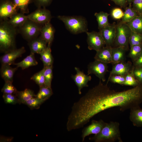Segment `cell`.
<instances>
[{"label":"cell","instance_id":"obj_1","mask_svg":"<svg viewBox=\"0 0 142 142\" xmlns=\"http://www.w3.org/2000/svg\"><path fill=\"white\" fill-rule=\"evenodd\" d=\"M100 80L98 84L87 93L84 107L87 114L92 118L108 109L118 107L124 111L139 106L142 102V85L121 91L111 89Z\"/></svg>","mask_w":142,"mask_h":142},{"label":"cell","instance_id":"obj_2","mask_svg":"<svg viewBox=\"0 0 142 142\" xmlns=\"http://www.w3.org/2000/svg\"><path fill=\"white\" fill-rule=\"evenodd\" d=\"M8 19L0 21V50L6 53L16 48V37L17 28L8 22Z\"/></svg>","mask_w":142,"mask_h":142},{"label":"cell","instance_id":"obj_3","mask_svg":"<svg viewBox=\"0 0 142 142\" xmlns=\"http://www.w3.org/2000/svg\"><path fill=\"white\" fill-rule=\"evenodd\" d=\"M120 124L117 122L105 123L100 131L89 139L95 142H123L121 138Z\"/></svg>","mask_w":142,"mask_h":142},{"label":"cell","instance_id":"obj_4","mask_svg":"<svg viewBox=\"0 0 142 142\" xmlns=\"http://www.w3.org/2000/svg\"><path fill=\"white\" fill-rule=\"evenodd\" d=\"M57 17L63 22L68 30L73 34H78L87 32V22L83 17L58 16Z\"/></svg>","mask_w":142,"mask_h":142},{"label":"cell","instance_id":"obj_5","mask_svg":"<svg viewBox=\"0 0 142 142\" xmlns=\"http://www.w3.org/2000/svg\"><path fill=\"white\" fill-rule=\"evenodd\" d=\"M116 35L114 43L116 47H121L126 50L129 48V38L132 31L126 23L120 21L115 25Z\"/></svg>","mask_w":142,"mask_h":142},{"label":"cell","instance_id":"obj_6","mask_svg":"<svg viewBox=\"0 0 142 142\" xmlns=\"http://www.w3.org/2000/svg\"><path fill=\"white\" fill-rule=\"evenodd\" d=\"M43 26L28 19L18 28V32L28 42L38 37Z\"/></svg>","mask_w":142,"mask_h":142},{"label":"cell","instance_id":"obj_7","mask_svg":"<svg viewBox=\"0 0 142 142\" xmlns=\"http://www.w3.org/2000/svg\"><path fill=\"white\" fill-rule=\"evenodd\" d=\"M108 64L95 60L88 66V74H93L103 82L106 80L105 75L108 70Z\"/></svg>","mask_w":142,"mask_h":142},{"label":"cell","instance_id":"obj_8","mask_svg":"<svg viewBox=\"0 0 142 142\" xmlns=\"http://www.w3.org/2000/svg\"><path fill=\"white\" fill-rule=\"evenodd\" d=\"M27 16L28 19L43 26L50 22L52 18L50 11L43 7L38 8Z\"/></svg>","mask_w":142,"mask_h":142},{"label":"cell","instance_id":"obj_9","mask_svg":"<svg viewBox=\"0 0 142 142\" xmlns=\"http://www.w3.org/2000/svg\"><path fill=\"white\" fill-rule=\"evenodd\" d=\"M87 35L88 48L90 50L98 51L105 45L104 39L100 32H86Z\"/></svg>","mask_w":142,"mask_h":142},{"label":"cell","instance_id":"obj_10","mask_svg":"<svg viewBox=\"0 0 142 142\" xmlns=\"http://www.w3.org/2000/svg\"><path fill=\"white\" fill-rule=\"evenodd\" d=\"M18 9L12 0H0V21L8 19L17 13Z\"/></svg>","mask_w":142,"mask_h":142},{"label":"cell","instance_id":"obj_11","mask_svg":"<svg viewBox=\"0 0 142 142\" xmlns=\"http://www.w3.org/2000/svg\"><path fill=\"white\" fill-rule=\"evenodd\" d=\"M75 69L76 73L72 75V78L78 87L79 94H81L82 89L83 88L88 87V83L91 80L92 77L88 74H85L78 68L75 67Z\"/></svg>","mask_w":142,"mask_h":142},{"label":"cell","instance_id":"obj_12","mask_svg":"<svg viewBox=\"0 0 142 142\" xmlns=\"http://www.w3.org/2000/svg\"><path fill=\"white\" fill-rule=\"evenodd\" d=\"M105 122L103 120H93L91 123L85 127L82 130V141L83 142L85 138L91 134H97L101 130Z\"/></svg>","mask_w":142,"mask_h":142},{"label":"cell","instance_id":"obj_13","mask_svg":"<svg viewBox=\"0 0 142 142\" xmlns=\"http://www.w3.org/2000/svg\"><path fill=\"white\" fill-rule=\"evenodd\" d=\"M25 51V48L22 47L19 48H16L5 53L0 58L1 65L7 64L10 65L13 64L15 59L21 56Z\"/></svg>","mask_w":142,"mask_h":142},{"label":"cell","instance_id":"obj_14","mask_svg":"<svg viewBox=\"0 0 142 142\" xmlns=\"http://www.w3.org/2000/svg\"><path fill=\"white\" fill-rule=\"evenodd\" d=\"M113 65L108 78L115 75L125 76L131 72L133 67L130 61L121 62Z\"/></svg>","mask_w":142,"mask_h":142},{"label":"cell","instance_id":"obj_15","mask_svg":"<svg viewBox=\"0 0 142 142\" xmlns=\"http://www.w3.org/2000/svg\"><path fill=\"white\" fill-rule=\"evenodd\" d=\"M99 30L104 40L105 45L112 47L115 37V26L109 25Z\"/></svg>","mask_w":142,"mask_h":142},{"label":"cell","instance_id":"obj_16","mask_svg":"<svg viewBox=\"0 0 142 142\" xmlns=\"http://www.w3.org/2000/svg\"><path fill=\"white\" fill-rule=\"evenodd\" d=\"M55 29L50 22L43 25L41 28L40 36L48 45H51L54 39Z\"/></svg>","mask_w":142,"mask_h":142},{"label":"cell","instance_id":"obj_17","mask_svg":"<svg viewBox=\"0 0 142 142\" xmlns=\"http://www.w3.org/2000/svg\"><path fill=\"white\" fill-rule=\"evenodd\" d=\"M47 42L41 38L38 37L28 42L31 53L40 54L47 47Z\"/></svg>","mask_w":142,"mask_h":142},{"label":"cell","instance_id":"obj_18","mask_svg":"<svg viewBox=\"0 0 142 142\" xmlns=\"http://www.w3.org/2000/svg\"><path fill=\"white\" fill-rule=\"evenodd\" d=\"M112 47L105 46L96 51L94 57L95 60L109 64L112 63Z\"/></svg>","mask_w":142,"mask_h":142},{"label":"cell","instance_id":"obj_19","mask_svg":"<svg viewBox=\"0 0 142 142\" xmlns=\"http://www.w3.org/2000/svg\"><path fill=\"white\" fill-rule=\"evenodd\" d=\"M129 119L134 126H142V109L139 106L134 107L130 109Z\"/></svg>","mask_w":142,"mask_h":142},{"label":"cell","instance_id":"obj_20","mask_svg":"<svg viewBox=\"0 0 142 142\" xmlns=\"http://www.w3.org/2000/svg\"><path fill=\"white\" fill-rule=\"evenodd\" d=\"M126 50L121 47L111 48V59L114 64L116 63L125 62V52Z\"/></svg>","mask_w":142,"mask_h":142},{"label":"cell","instance_id":"obj_21","mask_svg":"<svg viewBox=\"0 0 142 142\" xmlns=\"http://www.w3.org/2000/svg\"><path fill=\"white\" fill-rule=\"evenodd\" d=\"M17 68V67L12 68L8 65H1L0 70L1 75L5 82H13L14 74Z\"/></svg>","mask_w":142,"mask_h":142},{"label":"cell","instance_id":"obj_22","mask_svg":"<svg viewBox=\"0 0 142 142\" xmlns=\"http://www.w3.org/2000/svg\"><path fill=\"white\" fill-rule=\"evenodd\" d=\"M38 64V62L35 58L34 54L30 53L29 55L22 61L13 64L16 65L18 68L20 67L22 69H24L29 67L36 65Z\"/></svg>","mask_w":142,"mask_h":142},{"label":"cell","instance_id":"obj_23","mask_svg":"<svg viewBox=\"0 0 142 142\" xmlns=\"http://www.w3.org/2000/svg\"><path fill=\"white\" fill-rule=\"evenodd\" d=\"M28 19L27 16L21 12L13 15L8 21L11 25L17 28L22 26Z\"/></svg>","mask_w":142,"mask_h":142},{"label":"cell","instance_id":"obj_24","mask_svg":"<svg viewBox=\"0 0 142 142\" xmlns=\"http://www.w3.org/2000/svg\"><path fill=\"white\" fill-rule=\"evenodd\" d=\"M50 47L51 45H48L47 47L39 54L44 67L53 65L54 60Z\"/></svg>","mask_w":142,"mask_h":142},{"label":"cell","instance_id":"obj_25","mask_svg":"<svg viewBox=\"0 0 142 142\" xmlns=\"http://www.w3.org/2000/svg\"><path fill=\"white\" fill-rule=\"evenodd\" d=\"M132 32L142 35V15H139L126 23Z\"/></svg>","mask_w":142,"mask_h":142},{"label":"cell","instance_id":"obj_26","mask_svg":"<svg viewBox=\"0 0 142 142\" xmlns=\"http://www.w3.org/2000/svg\"><path fill=\"white\" fill-rule=\"evenodd\" d=\"M15 95L18 99L20 104H24L28 100L36 96L33 91L28 89H26L22 91H17Z\"/></svg>","mask_w":142,"mask_h":142},{"label":"cell","instance_id":"obj_27","mask_svg":"<svg viewBox=\"0 0 142 142\" xmlns=\"http://www.w3.org/2000/svg\"><path fill=\"white\" fill-rule=\"evenodd\" d=\"M109 15L108 13L103 11L95 13L94 16L96 17L99 30L110 25L108 18Z\"/></svg>","mask_w":142,"mask_h":142},{"label":"cell","instance_id":"obj_28","mask_svg":"<svg viewBox=\"0 0 142 142\" xmlns=\"http://www.w3.org/2000/svg\"><path fill=\"white\" fill-rule=\"evenodd\" d=\"M126 8L124 12V15L121 21L123 23H126L133 19L139 14L133 8L131 4Z\"/></svg>","mask_w":142,"mask_h":142},{"label":"cell","instance_id":"obj_29","mask_svg":"<svg viewBox=\"0 0 142 142\" xmlns=\"http://www.w3.org/2000/svg\"><path fill=\"white\" fill-rule=\"evenodd\" d=\"M51 87H47L44 85L40 87V89L36 97L44 101L48 99L53 94Z\"/></svg>","mask_w":142,"mask_h":142},{"label":"cell","instance_id":"obj_30","mask_svg":"<svg viewBox=\"0 0 142 142\" xmlns=\"http://www.w3.org/2000/svg\"><path fill=\"white\" fill-rule=\"evenodd\" d=\"M17 7L24 14L29 13L28 5L34 2V0H12Z\"/></svg>","mask_w":142,"mask_h":142},{"label":"cell","instance_id":"obj_31","mask_svg":"<svg viewBox=\"0 0 142 142\" xmlns=\"http://www.w3.org/2000/svg\"><path fill=\"white\" fill-rule=\"evenodd\" d=\"M53 65L44 66L42 69L45 79L44 85L51 87L52 81L53 78Z\"/></svg>","mask_w":142,"mask_h":142},{"label":"cell","instance_id":"obj_32","mask_svg":"<svg viewBox=\"0 0 142 142\" xmlns=\"http://www.w3.org/2000/svg\"><path fill=\"white\" fill-rule=\"evenodd\" d=\"M130 47L129 57L133 62L138 58L142 52V44L134 45Z\"/></svg>","mask_w":142,"mask_h":142},{"label":"cell","instance_id":"obj_33","mask_svg":"<svg viewBox=\"0 0 142 142\" xmlns=\"http://www.w3.org/2000/svg\"><path fill=\"white\" fill-rule=\"evenodd\" d=\"M44 102L42 100L34 97L27 101L24 104L27 105L31 109H38Z\"/></svg>","mask_w":142,"mask_h":142},{"label":"cell","instance_id":"obj_34","mask_svg":"<svg viewBox=\"0 0 142 142\" xmlns=\"http://www.w3.org/2000/svg\"><path fill=\"white\" fill-rule=\"evenodd\" d=\"M132 70L130 73L125 76V80L123 85L134 87L139 84L138 81L134 77Z\"/></svg>","mask_w":142,"mask_h":142},{"label":"cell","instance_id":"obj_35","mask_svg":"<svg viewBox=\"0 0 142 142\" xmlns=\"http://www.w3.org/2000/svg\"><path fill=\"white\" fill-rule=\"evenodd\" d=\"M129 43L130 46L142 44V35L132 32Z\"/></svg>","mask_w":142,"mask_h":142},{"label":"cell","instance_id":"obj_36","mask_svg":"<svg viewBox=\"0 0 142 142\" xmlns=\"http://www.w3.org/2000/svg\"><path fill=\"white\" fill-rule=\"evenodd\" d=\"M12 82H5V84L1 89V92L3 94H15L17 90L13 85Z\"/></svg>","mask_w":142,"mask_h":142},{"label":"cell","instance_id":"obj_37","mask_svg":"<svg viewBox=\"0 0 142 142\" xmlns=\"http://www.w3.org/2000/svg\"><path fill=\"white\" fill-rule=\"evenodd\" d=\"M31 79L34 81L39 87L44 85L45 79L42 70L33 75Z\"/></svg>","mask_w":142,"mask_h":142},{"label":"cell","instance_id":"obj_38","mask_svg":"<svg viewBox=\"0 0 142 142\" xmlns=\"http://www.w3.org/2000/svg\"><path fill=\"white\" fill-rule=\"evenodd\" d=\"M2 97L6 104L13 105L19 104L18 99L15 94H3Z\"/></svg>","mask_w":142,"mask_h":142},{"label":"cell","instance_id":"obj_39","mask_svg":"<svg viewBox=\"0 0 142 142\" xmlns=\"http://www.w3.org/2000/svg\"><path fill=\"white\" fill-rule=\"evenodd\" d=\"M125 76L120 75H113L108 78L106 84L109 82L123 85L125 80Z\"/></svg>","mask_w":142,"mask_h":142},{"label":"cell","instance_id":"obj_40","mask_svg":"<svg viewBox=\"0 0 142 142\" xmlns=\"http://www.w3.org/2000/svg\"><path fill=\"white\" fill-rule=\"evenodd\" d=\"M132 70L134 77L139 84L142 85V67L133 66Z\"/></svg>","mask_w":142,"mask_h":142},{"label":"cell","instance_id":"obj_41","mask_svg":"<svg viewBox=\"0 0 142 142\" xmlns=\"http://www.w3.org/2000/svg\"><path fill=\"white\" fill-rule=\"evenodd\" d=\"M111 14L113 18L118 19L122 18L124 15V12L120 8H116L112 10Z\"/></svg>","mask_w":142,"mask_h":142},{"label":"cell","instance_id":"obj_42","mask_svg":"<svg viewBox=\"0 0 142 142\" xmlns=\"http://www.w3.org/2000/svg\"><path fill=\"white\" fill-rule=\"evenodd\" d=\"M132 7L139 15H142V0H133Z\"/></svg>","mask_w":142,"mask_h":142},{"label":"cell","instance_id":"obj_43","mask_svg":"<svg viewBox=\"0 0 142 142\" xmlns=\"http://www.w3.org/2000/svg\"><path fill=\"white\" fill-rule=\"evenodd\" d=\"M52 0H34V3L36 6L38 8H45L49 5Z\"/></svg>","mask_w":142,"mask_h":142},{"label":"cell","instance_id":"obj_44","mask_svg":"<svg viewBox=\"0 0 142 142\" xmlns=\"http://www.w3.org/2000/svg\"><path fill=\"white\" fill-rule=\"evenodd\" d=\"M134 67H142V52L138 58L133 62Z\"/></svg>","mask_w":142,"mask_h":142},{"label":"cell","instance_id":"obj_45","mask_svg":"<svg viewBox=\"0 0 142 142\" xmlns=\"http://www.w3.org/2000/svg\"><path fill=\"white\" fill-rule=\"evenodd\" d=\"M121 8L125 7L127 3L126 0H111Z\"/></svg>","mask_w":142,"mask_h":142},{"label":"cell","instance_id":"obj_46","mask_svg":"<svg viewBox=\"0 0 142 142\" xmlns=\"http://www.w3.org/2000/svg\"><path fill=\"white\" fill-rule=\"evenodd\" d=\"M133 0H126L127 3L129 4H131Z\"/></svg>","mask_w":142,"mask_h":142}]
</instances>
